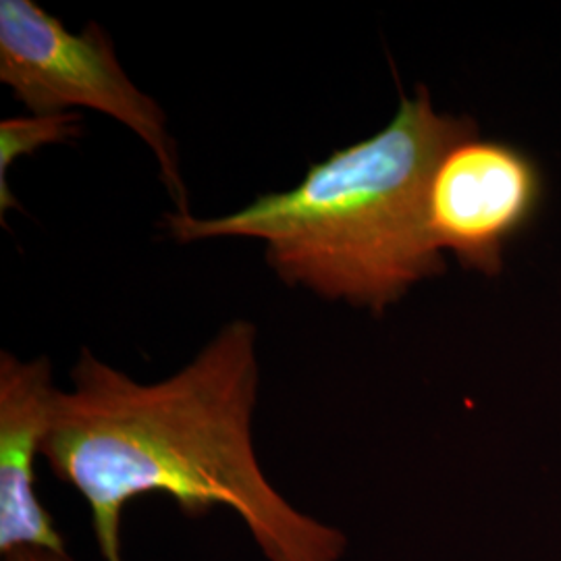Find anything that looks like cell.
<instances>
[{
    "label": "cell",
    "instance_id": "1",
    "mask_svg": "<svg viewBox=\"0 0 561 561\" xmlns=\"http://www.w3.org/2000/svg\"><path fill=\"white\" fill-rule=\"evenodd\" d=\"M259 329L231 321L201 354L159 382L81 350L71 389H57L42 458L90 510L102 560H123L127 503L167 495L190 518L231 510L266 561H341L347 539L287 502L252 442Z\"/></svg>",
    "mask_w": 561,
    "mask_h": 561
},
{
    "label": "cell",
    "instance_id": "2",
    "mask_svg": "<svg viewBox=\"0 0 561 561\" xmlns=\"http://www.w3.org/2000/svg\"><path fill=\"white\" fill-rule=\"evenodd\" d=\"M470 138L474 121L437 113L421 88L401 96L379 134L314 162L296 187L217 219L173 213L164 227L180 243L264 241L287 285L382 312L414 283L445 273L428 229V187L443 157Z\"/></svg>",
    "mask_w": 561,
    "mask_h": 561
},
{
    "label": "cell",
    "instance_id": "3",
    "mask_svg": "<svg viewBox=\"0 0 561 561\" xmlns=\"http://www.w3.org/2000/svg\"><path fill=\"white\" fill-rule=\"evenodd\" d=\"M0 81L32 115L90 108L119 121L152 150L178 215H192L164 111L129 80L99 23L71 34L34 0H0Z\"/></svg>",
    "mask_w": 561,
    "mask_h": 561
},
{
    "label": "cell",
    "instance_id": "4",
    "mask_svg": "<svg viewBox=\"0 0 561 561\" xmlns=\"http://www.w3.org/2000/svg\"><path fill=\"white\" fill-rule=\"evenodd\" d=\"M537 164L503 141L454 146L428 187V229L439 250H451L466 268L497 275L503 243L522 231L541 202Z\"/></svg>",
    "mask_w": 561,
    "mask_h": 561
},
{
    "label": "cell",
    "instance_id": "5",
    "mask_svg": "<svg viewBox=\"0 0 561 561\" xmlns=\"http://www.w3.org/2000/svg\"><path fill=\"white\" fill-rule=\"evenodd\" d=\"M57 396L48 358L0 356V556L18 549L69 553L36 495V460Z\"/></svg>",
    "mask_w": 561,
    "mask_h": 561
},
{
    "label": "cell",
    "instance_id": "6",
    "mask_svg": "<svg viewBox=\"0 0 561 561\" xmlns=\"http://www.w3.org/2000/svg\"><path fill=\"white\" fill-rule=\"evenodd\" d=\"M80 113H60V115H30L15 117L0 123V213L7 208H18V202L7 190V169L21 159L32 154L36 148L46 144L78 138L80 134Z\"/></svg>",
    "mask_w": 561,
    "mask_h": 561
},
{
    "label": "cell",
    "instance_id": "7",
    "mask_svg": "<svg viewBox=\"0 0 561 561\" xmlns=\"http://www.w3.org/2000/svg\"><path fill=\"white\" fill-rule=\"evenodd\" d=\"M2 561H73L69 553H55L46 549H18L2 556Z\"/></svg>",
    "mask_w": 561,
    "mask_h": 561
}]
</instances>
